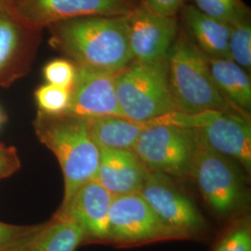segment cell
I'll return each instance as SVG.
<instances>
[{"instance_id":"1","label":"cell","mask_w":251,"mask_h":251,"mask_svg":"<svg viewBox=\"0 0 251 251\" xmlns=\"http://www.w3.org/2000/svg\"><path fill=\"white\" fill-rule=\"evenodd\" d=\"M47 28L51 46L76 66L118 74L133 62L127 15L71 19Z\"/></svg>"},{"instance_id":"16","label":"cell","mask_w":251,"mask_h":251,"mask_svg":"<svg viewBox=\"0 0 251 251\" xmlns=\"http://www.w3.org/2000/svg\"><path fill=\"white\" fill-rule=\"evenodd\" d=\"M179 14L181 29L206 57L228 58V24L204 14L187 3L182 6Z\"/></svg>"},{"instance_id":"12","label":"cell","mask_w":251,"mask_h":251,"mask_svg":"<svg viewBox=\"0 0 251 251\" xmlns=\"http://www.w3.org/2000/svg\"><path fill=\"white\" fill-rule=\"evenodd\" d=\"M128 44L133 61L166 62L179 27V19L163 16L138 6L127 15Z\"/></svg>"},{"instance_id":"4","label":"cell","mask_w":251,"mask_h":251,"mask_svg":"<svg viewBox=\"0 0 251 251\" xmlns=\"http://www.w3.org/2000/svg\"><path fill=\"white\" fill-rule=\"evenodd\" d=\"M117 100L124 117L148 124L176 112L168 83L167 61L144 63L133 61L116 75Z\"/></svg>"},{"instance_id":"27","label":"cell","mask_w":251,"mask_h":251,"mask_svg":"<svg viewBox=\"0 0 251 251\" xmlns=\"http://www.w3.org/2000/svg\"><path fill=\"white\" fill-rule=\"evenodd\" d=\"M144 9L168 17H176L188 0H138Z\"/></svg>"},{"instance_id":"26","label":"cell","mask_w":251,"mask_h":251,"mask_svg":"<svg viewBox=\"0 0 251 251\" xmlns=\"http://www.w3.org/2000/svg\"><path fill=\"white\" fill-rule=\"evenodd\" d=\"M21 165L17 149L0 143V180L15 174L21 169Z\"/></svg>"},{"instance_id":"2","label":"cell","mask_w":251,"mask_h":251,"mask_svg":"<svg viewBox=\"0 0 251 251\" xmlns=\"http://www.w3.org/2000/svg\"><path fill=\"white\" fill-rule=\"evenodd\" d=\"M36 137L53 152L64 179L61 206L90 179H95L100 148L90 135L89 119L68 114L47 115L37 111L33 122Z\"/></svg>"},{"instance_id":"28","label":"cell","mask_w":251,"mask_h":251,"mask_svg":"<svg viewBox=\"0 0 251 251\" xmlns=\"http://www.w3.org/2000/svg\"><path fill=\"white\" fill-rule=\"evenodd\" d=\"M5 119H6V117L4 116V114H3V112H2V110L0 108V126L5 121Z\"/></svg>"},{"instance_id":"23","label":"cell","mask_w":251,"mask_h":251,"mask_svg":"<svg viewBox=\"0 0 251 251\" xmlns=\"http://www.w3.org/2000/svg\"><path fill=\"white\" fill-rule=\"evenodd\" d=\"M70 90L44 84L35 91V99L38 111L47 115L65 114L70 104Z\"/></svg>"},{"instance_id":"15","label":"cell","mask_w":251,"mask_h":251,"mask_svg":"<svg viewBox=\"0 0 251 251\" xmlns=\"http://www.w3.org/2000/svg\"><path fill=\"white\" fill-rule=\"evenodd\" d=\"M149 172L132 151L100 147L95 179L114 198L139 193Z\"/></svg>"},{"instance_id":"25","label":"cell","mask_w":251,"mask_h":251,"mask_svg":"<svg viewBox=\"0 0 251 251\" xmlns=\"http://www.w3.org/2000/svg\"><path fill=\"white\" fill-rule=\"evenodd\" d=\"M39 225H16L0 222V251H15Z\"/></svg>"},{"instance_id":"3","label":"cell","mask_w":251,"mask_h":251,"mask_svg":"<svg viewBox=\"0 0 251 251\" xmlns=\"http://www.w3.org/2000/svg\"><path fill=\"white\" fill-rule=\"evenodd\" d=\"M167 73L171 97L178 112L240 113L217 89L210 75L206 55L191 41L181 28L167 58Z\"/></svg>"},{"instance_id":"5","label":"cell","mask_w":251,"mask_h":251,"mask_svg":"<svg viewBox=\"0 0 251 251\" xmlns=\"http://www.w3.org/2000/svg\"><path fill=\"white\" fill-rule=\"evenodd\" d=\"M194 132L197 148L189 177L194 179L206 204L217 215L223 218L236 215L248 201L242 174L232 159L216 152Z\"/></svg>"},{"instance_id":"20","label":"cell","mask_w":251,"mask_h":251,"mask_svg":"<svg viewBox=\"0 0 251 251\" xmlns=\"http://www.w3.org/2000/svg\"><path fill=\"white\" fill-rule=\"evenodd\" d=\"M228 58L242 67L245 71L251 69V12L235 19L229 24Z\"/></svg>"},{"instance_id":"11","label":"cell","mask_w":251,"mask_h":251,"mask_svg":"<svg viewBox=\"0 0 251 251\" xmlns=\"http://www.w3.org/2000/svg\"><path fill=\"white\" fill-rule=\"evenodd\" d=\"M29 25L45 28L71 19L89 16H126L138 0H18L11 5Z\"/></svg>"},{"instance_id":"29","label":"cell","mask_w":251,"mask_h":251,"mask_svg":"<svg viewBox=\"0 0 251 251\" xmlns=\"http://www.w3.org/2000/svg\"><path fill=\"white\" fill-rule=\"evenodd\" d=\"M2 1H4V2H6V3H8L9 5H13L15 2H17L18 0H2Z\"/></svg>"},{"instance_id":"24","label":"cell","mask_w":251,"mask_h":251,"mask_svg":"<svg viewBox=\"0 0 251 251\" xmlns=\"http://www.w3.org/2000/svg\"><path fill=\"white\" fill-rule=\"evenodd\" d=\"M77 73V66L69 59H55L46 64L43 76L47 84L72 90Z\"/></svg>"},{"instance_id":"10","label":"cell","mask_w":251,"mask_h":251,"mask_svg":"<svg viewBox=\"0 0 251 251\" xmlns=\"http://www.w3.org/2000/svg\"><path fill=\"white\" fill-rule=\"evenodd\" d=\"M41 32L0 0V88H8L30 71Z\"/></svg>"},{"instance_id":"17","label":"cell","mask_w":251,"mask_h":251,"mask_svg":"<svg viewBox=\"0 0 251 251\" xmlns=\"http://www.w3.org/2000/svg\"><path fill=\"white\" fill-rule=\"evenodd\" d=\"M85 245L80 227L67 218L55 215L37 229L15 251H75Z\"/></svg>"},{"instance_id":"9","label":"cell","mask_w":251,"mask_h":251,"mask_svg":"<svg viewBox=\"0 0 251 251\" xmlns=\"http://www.w3.org/2000/svg\"><path fill=\"white\" fill-rule=\"evenodd\" d=\"M139 195L162 222L178 232L184 240H197L206 234V220L171 177L150 171Z\"/></svg>"},{"instance_id":"13","label":"cell","mask_w":251,"mask_h":251,"mask_svg":"<svg viewBox=\"0 0 251 251\" xmlns=\"http://www.w3.org/2000/svg\"><path fill=\"white\" fill-rule=\"evenodd\" d=\"M117 74L77 66L70 91V104L65 114L85 117H124L117 100Z\"/></svg>"},{"instance_id":"14","label":"cell","mask_w":251,"mask_h":251,"mask_svg":"<svg viewBox=\"0 0 251 251\" xmlns=\"http://www.w3.org/2000/svg\"><path fill=\"white\" fill-rule=\"evenodd\" d=\"M114 197L96 179H90L78 189L55 215L67 218L81 228L85 245L107 243L109 212Z\"/></svg>"},{"instance_id":"8","label":"cell","mask_w":251,"mask_h":251,"mask_svg":"<svg viewBox=\"0 0 251 251\" xmlns=\"http://www.w3.org/2000/svg\"><path fill=\"white\" fill-rule=\"evenodd\" d=\"M172 240L184 238L165 225L139 193L113 198L106 244L132 248Z\"/></svg>"},{"instance_id":"7","label":"cell","mask_w":251,"mask_h":251,"mask_svg":"<svg viewBox=\"0 0 251 251\" xmlns=\"http://www.w3.org/2000/svg\"><path fill=\"white\" fill-rule=\"evenodd\" d=\"M197 148L192 129L178 126L148 123L132 152L152 172L169 177L187 178Z\"/></svg>"},{"instance_id":"21","label":"cell","mask_w":251,"mask_h":251,"mask_svg":"<svg viewBox=\"0 0 251 251\" xmlns=\"http://www.w3.org/2000/svg\"><path fill=\"white\" fill-rule=\"evenodd\" d=\"M210 251H251V225L248 219L233 222L217 239Z\"/></svg>"},{"instance_id":"22","label":"cell","mask_w":251,"mask_h":251,"mask_svg":"<svg viewBox=\"0 0 251 251\" xmlns=\"http://www.w3.org/2000/svg\"><path fill=\"white\" fill-rule=\"evenodd\" d=\"M198 10L226 24L251 12L242 0H191Z\"/></svg>"},{"instance_id":"18","label":"cell","mask_w":251,"mask_h":251,"mask_svg":"<svg viewBox=\"0 0 251 251\" xmlns=\"http://www.w3.org/2000/svg\"><path fill=\"white\" fill-rule=\"evenodd\" d=\"M210 75L217 89L237 111L250 117L251 82L250 74L228 58H208Z\"/></svg>"},{"instance_id":"19","label":"cell","mask_w":251,"mask_h":251,"mask_svg":"<svg viewBox=\"0 0 251 251\" xmlns=\"http://www.w3.org/2000/svg\"><path fill=\"white\" fill-rule=\"evenodd\" d=\"M89 119L90 135L98 147L132 151L146 124L126 117L104 116Z\"/></svg>"},{"instance_id":"6","label":"cell","mask_w":251,"mask_h":251,"mask_svg":"<svg viewBox=\"0 0 251 251\" xmlns=\"http://www.w3.org/2000/svg\"><path fill=\"white\" fill-rule=\"evenodd\" d=\"M150 123L178 126L196 131L210 148L251 170L250 117L237 112L205 111L197 114L172 112Z\"/></svg>"}]
</instances>
